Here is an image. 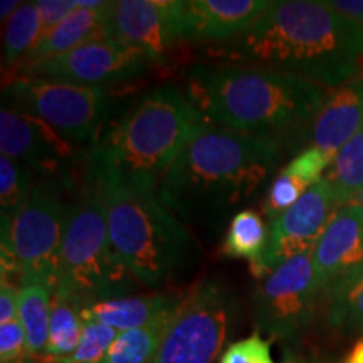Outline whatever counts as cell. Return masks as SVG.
<instances>
[{"mask_svg":"<svg viewBox=\"0 0 363 363\" xmlns=\"http://www.w3.org/2000/svg\"><path fill=\"white\" fill-rule=\"evenodd\" d=\"M4 106L38 118L69 142L94 145L110 121L113 99L108 89L22 76L4 89Z\"/></svg>","mask_w":363,"mask_h":363,"instance_id":"obj_9","label":"cell"},{"mask_svg":"<svg viewBox=\"0 0 363 363\" xmlns=\"http://www.w3.org/2000/svg\"><path fill=\"white\" fill-rule=\"evenodd\" d=\"M35 6H38L40 16L43 34H45L78 9V0H39L35 2Z\"/></svg>","mask_w":363,"mask_h":363,"instance_id":"obj_32","label":"cell"},{"mask_svg":"<svg viewBox=\"0 0 363 363\" xmlns=\"http://www.w3.org/2000/svg\"><path fill=\"white\" fill-rule=\"evenodd\" d=\"M219 363H276L271 353V345L261 335L238 340L225 348Z\"/></svg>","mask_w":363,"mask_h":363,"instance_id":"obj_30","label":"cell"},{"mask_svg":"<svg viewBox=\"0 0 363 363\" xmlns=\"http://www.w3.org/2000/svg\"><path fill=\"white\" fill-rule=\"evenodd\" d=\"M118 331L98 321H84L78 348L72 355L52 363H103L110 352Z\"/></svg>","mask_w":363,"mask_h":363,"instance_id":"obj_29","label":"cell"},{"mask_svg":"<svg viewBox=\"0 0 363 363\" xmlns=\"http://www.w3.org/2000/svg\"><path fill=\"white\" fill-rule=\"evenodd\" d=\"M133 276L113 251L99 184L88 174L69 206L54 294L81 308L126 296Z\"/></svg>","mask_w":363,"mask_h":363,"instance_id":"obj_6","label":"cell"},{"mask_svg":"<svg viewBox=\"0 0 363 363\" xmlns=\"http://www.w3.org/2000/svg\"><path fill=\"white\" fill-rule=\"evenodd\" d=\"M106 2H99V0H78V7L81 9H99Z\"/></svg>","mask_w":363,"mask_h":363,"instance_id":"obj_37","label":"cell"},{"mask_svg":"<svg viewBox=\"0 0 363 363\" xmlns=\"http://www.w3.org/2000/svg\"><path fill=\"white\" fill-rule=\"evenodd\" d=\"M326 320L345 335H363V271L325 294Z\"/></svg>","mask_w":363,"mask_h":363,"instance_id":"obj_25","label":"cell"},{"mask_svg":"<svg viewBox=\"0 0 363 363\" xmlns=\"http://www.w3.org/2000/svg\"><path fill=\"white\" fill-rule=\"evenodd\" d=\"M269 244V224L259 212L244 208L230 219L222 251L230 257H244L256 262Z\"/></svg>","mask_w":363,"mask_h":363,"instance_id":"obj_24","label":"cell"},{"mask_svg":"<svg viewBox=\"0 0 363 363\" xmlns=\"http://www.w3.org/2000/svg\"><path fill=\"white\" fill-rule=\"evenodd\" d=\"M43 35V24L35 2L22 4L7 21L4 35V59L7 65H16L24 59Z\"/></svg>","mask_w":363,"mask_h":363,"instance_id":"obj_27","label":"cell"},{"mask_svg":"<svg viewBox=\"0 0 363 363\" xmlns=\"http://www.w3.org/2000/svg\"><path fill=\"white\" fill-rule=\"evenodd\" d=\"M27 353V338L19 320L0 323V363H21Z\"/></svg>","mask_w":363,"mask_h":363,"instance_id":"obj_31","label":"cell"},{"mask_svg":"<svg viewBox=\"0 0 363 363\" xmlns=\"http://www.w3.org/2000/svg\"><path fill=\"white\" fill-rule=\"evenodd\" d=\"M202 115L172 86L150 91L89 150L88 174L157 194Z\"/></svg>","mask_w":363,"mask_h":363,"instance_id":"obj_4","label":"cell"},{"mask_svg":"<svg viewBox=\"0 0 363 363\" xmlns=\"http://www.w3.org/2000/svg\"><path fill=\"white\" fill-rule=\"evenodd\" d=\"M343 363H363V335L358 338V342L353 345V348L345 358Z\"/></svg>","mask_w":363,"mask_h":363,"instance_id":"obj_36","label":"cell"},{"mask_svg":"<svg viewBox=\"0 0 363 363\" xmlns=\"http://www.w3.org/2000/svg\"><path fill=\"white\" fill-rule=\"evenodd\" d=\"M21 363H35V362H33V360H24V362H21Z\"/></svg>","mask_w":363,"mask_h":363,"instance_id":"obj_39","label":"cell"},{"mask_svg":"<svg viewBox=\"0 0 363 363\" xmlns=\"http://www.w3.org/2000/svg\"><path fill=\"white\" fill-rule=\"evenodd\" d=\"M174 310L165 311L142 328L118 333L103 363H152Z\"/></svg>","mask_w":363,"mask_h":363,"instance_id":"obj_22","label":"cell"},{"mask_svg":"<svg viewBox=\"0 0 363 363\" xmlns=\"http://www.w3.org/2000/svg\"><path fill=\"white\" fill-rule=\"evenodd\" d=\"M54 291L39 283L22 284L19 294V321L24 326L29 357L43 355L49 340Z\"/></svg>","mask_w":363,"mask_h":363,"instance_id":"obj_21","label":"cell"},{"mask_svg":"<svg viewBox=\"0 0 363 363\" xmlns=\"http://www.w3.org/2000/svg\"><path fill=\"white\" fill-rule=\"evenodd\" d=\"M180 0H116L108 4L106 38L163 62L182 39Z\"/></svg>","mask_w":363,"mask_h":363,"instance_id":"obj_12","label":"cell"},{"mask_svg":"<svg viewBox=\"0 0 363 363\" xmlns=\"http://www.w3.org/2000/svg\"><path fill=\"white\" fill-rule=\"evenodd\" d=\"M179 301L175 294L121 296L93 303L81 310V316L84 321H98L121 333L152 323L165 311L174 310Z\"/></svg>","mask_w":363,"mask_h":363,"instance_id":"obj_19","label":"cell"},{"mask_svg":"<svg viewBox=\"0 0 363 363\" xmlns=\"http://www.w3.org/2000/svg\"><path fill=\"white\" fill-rule=\"evenodd\" d=\"M348 206H357V207H360L362 211H363V189L360 190V192H358L357 197L353 199V202L348 203Z\"/></svg>","mask_w":363,"mask_h":363,"instance_id":"obj_38","label":"cell"},{"mask_svg":"<svg viewBox=\"0 0 363 363\" xmlns=\"http://www.w3.org/2000/svg\"><path fill=\"white\" fill-rule=\"evenodd\" d=\"M281 153V136L239 133L202 118L157 195L179 220L220 225L261 187Z\"/></svg>","mask_w":363,"mask_h":363,"instance_id":"obj_1","label":"cell"},{"mask_svg":"<svg viewBox=\"0 0 363 363\" xmlns=\"http://www.w3.org/2000/svg\"><path fill=\"white\" fill-rule=\"evenodd\" d=\"M19 294L21 289L12 281L2 279L0 283V323L19 320Z\"/></svg>","mask_w":363,"mask_h":363,"instance_id":"obj_33","label":"cell"},{"mask_svg":"<svg viewBox=\"0 0 363 363\" xmlns=\"http://www.w3.org/2000/svg\"><path fill=\"white\" fill-rule=\"evenodd\" d=\"M321 298L311 251L299 254L259 279L254 291V320L262 333L291 342L310 328Z\"/></svg>","mask_w":363,"mask_h":363,"instance_id":"obj_10","label":"cell"},{"mask_svg":"<svg viewBox=\"0 0 363 363\" xmlns=\"http://www.w3.org/2000/svg\"><path fill=\"white\" fill-rule=\"evenodd\" d=\"M67 212L57 185L43 182L16 216L2 214V279L17 274L21 286L39 283L56 289Z\"/></svg>","mask_w":363,"mask_h":363,"instance_id":"obj_7","label":"cell"},{"mask_svg":"<svg viewBox=\"0 0 363 363\" xmlns=\"http://www.w3.org/2000/svg\"><path fill=\"white\" fill-rule=\"evenodd\" d=\"M185 96L208 123L276 136L315 121L326 101L311 81L252 66H194Z\"/></svg>","mask_w":363,"mask_h":363,"instance_id":"obj_3","label":"cell"},{"mask_svg":"<svg viewBox=\"0 0 363 363\" xmlns=\"http://www.w3.org/2000/svg\"><path fill=\"white\" fill-rule=\"evenodd\" d=\"M235 321L224 284L206 279L180 298L152 363H216Z\"/></svg>","mask_w":363,"mask_h":363,"instance_id":"obj_8","label":"cell"},{"mask_svg":"<svg viewBox=\"0 0 363 363\" xmlns=\"http://www.w3.org/2000/svg\"><path fill=\"white\" fill-rule=\"evenodd\" d=\"M337 208L353 202L363 189V126L331 160L323 177Z\"/></svg>","mask_w":363,"mask_h":363,"instance_id":"obj_20","label":"cell"},{"mask_svg":"<svg viewBox=\"0 0 363 363\" xmlns=\"http://www.w3.org/2000/svg\"><path fill=\"white\" fill-rule=\"evenodd\" d=\"M81 310L83 308L71 299L54 294L49 340L43 353L44 357L51 358L52 362L62 360L78 348L84 325Z\"/></svg>","mask_w":363,"mask_h":363,"instance_id":"obj_26","label":"cell"},{"mask_svg":"<svg viewBox=\"0 0 363 363\" xmlns=\"http://www.w3.org/2000/svg\"><path fill=\"white\" fill-rule=\"evenodd\" d=\"M33 170L27 169L22 163L0 158V206L2 214L13 217L24 207V203L33 192L34 185L30 184Z\"/></svg>","mask_w":363,"mask_h":363,"instance_id":"obj_28","label":"cell"},{"mask_svg":"<svg viewBox=\"0 0 363 363\" xmlns=\"http://www.w3.org/2000/svg\"><path fill=\"white\" fill-rule=\"evenodd\" d=\"M320 180V175L313 170L311 165L299 158H293L284 169H281L267 190L264 202V214L267 219L272 220L284 214Z\"/></svg>","mask_w":363,"mask_h":363,"instance_id":"obj_23","label":"cell"},{"mask_svg":"<svg viewBox=\"0 0 363 363\" xmlns=\"http://www.w3.org/2000/svg\"><path fill=\"white\" fill-rule=\"evenodd\" d=\"M266 0H189L182 13V39L234 40L266 12Z\"/></svg>","mask_w":363,"mask_h":363,"instance_id":"obj_16","label":"cell"},{"mask_svg":"<svg viewBox=\"0 0 363 363\" xmlns=\"http://www.w3.org/2000/svg\"><path fill=\"white\" fill-rule=\"evenodd\" d=\"M229 56L246 66L305 78L321 88L357 79L363 30L323 2L278 0L247 33L230 40Z\"/></svg>","mask_w":363,"mask_h":363,"instance_id":"obj_2","label":"cell"},{"mask_svg":"<svg viewBox=\"0 0 363 363\" xmlns=\"http://www.w3.org/2000/svg\"><path fill=\"white\" fill-rule=\"evenodd\" d=\"M313 271L323 298L345 279L363 271V211L345 206L333 212L311 251Z\"/></svg>","mask_w":363,"mask_h":363,"instance_id":"obj_14","label":"cell"},{"mask_svg":"<svg viewBox=\"0 0 363 363\" xmlns=\"http://www.w3.org/2000/svg\"><path fill=\"white\" fill-rule=\"evenodd\" d=\"M330 11L363 30V0H323Z\"/></svg>","mask_w":363,"mask_h":363,"instance_id":"obj_34","label":"cell"},{"mask_svg":"<svg viewBox=\"0 0 363 363\" xmlns=\"http://www.w3.org/2000/svg\"><path fill=\"white\" fill-rule=\"evenodd\" d=\"M108 4L110 2L99 9H76L61 24L40 35L29 54L22 59L24 65H33L43 59L72 51L91 40L106 38Z\"/></svg>","mask_w":363,"mask_h":363,"instance_id":"obj_18","label":"cell"},{"mask_svg":"<svg viewBox=\"0 0 363 363\" xmlns=\"http://www.w3.org/2000/svg\"><path fill=\"white\" fill-rule=\"evenodd\" d=\"M0 19L6 21V19H11V17L16 13L17 9H19L22 4L19 0H4L2 4H0Z\"/></svg>","mask_w":363,"mask_h":363,"instance_id":"obj_35","label":"cell"},{"mask_svg":"<svg viewBox=\"0 0 363 363\" xmlns=\"http://www.w3.org/2000/svg\"><path fill=\"white\" fill-rule=\"evenodd\" d=\"M152 65L155 62L145 52L103 38L24 66V78L106 89V86L140 78Z\"/></svg>","mask_w":363,"mask_h":363,"instance_id":"obj_11","label":"cell"},{"mask_svg":"<svg viewBox=\"0 0 363 363\" xmlns=\"http://www.w3.org/2000/svg\"><path fill=\"white\" fill-rule=\"evenodd\" d=\"M363 126V78L340 86L313 121L311 143L333 160Z\"/></svg>","mask_w":363,"mask_h":363,"instance_id":"obj_17","label":"cell"},{"mask_svg":"<svg viewBox=\"0 0 363 363\" xmlns=\"http://www.w3.org/2000/svg\"><path fill=\"white\" fill-rule=\"evenodd\" d=\"M333 208H337L333 195L325 180H320L291 208L269 220V244L259 259L251 262L254 278H266L284 261L313 251Z\"/></svg>","mask_w":363,"mask_h":363,"instance_id":"obj_13","label":"cell"},{"mask_svg":"<svg viewBox=\"0 0 363 363\" xmlns=\"http://www.w3.org/2000/svg\"><path fill=\"white\" fill-rule=\"evenodd\" d=\"M0 153L26 165L44 172L57 170L69 157V147L62 136L38 118L2 106L0 111Z\"/></svg>","mask_w":363,"mask_h":363,"instance_id":"obj_15","label":"cell"},{"mask_svg":"<svg viewBox=\"0 0 363 363\" xmlns=\"http://www.w3.org/2000/svg\"><path fill=\"white\" fill-rule=\"evenodd\" d=\"M286 363H298V362H286Z\"/></svg>","mask_w":363,"mask_h":363,"instance_id":"obj_40","label":"cell"},{"mask_svg":"<svg viewBox=\"0 0 363 363\" xmlns=\"http://www.w3.org/2000/svg\"><path fill=\"white\" fill-rule=\"evenodd\" d=\"M94 180L103 194L113 251L133 279L158 288L195 264L197 244L157 194L111 179Z\"/></svg>","mask_w":363,"mask_h":363,"instance_id":"obj_5","label":"cell"}]
</instances>
